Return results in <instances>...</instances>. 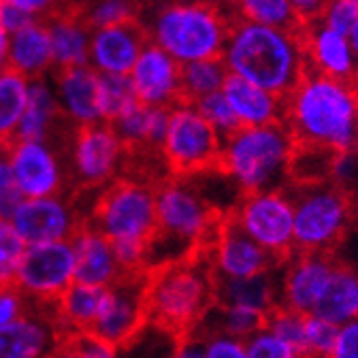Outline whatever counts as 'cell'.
Listing matches in <instances>:
<instances>
[{
	"mask_svg": "<svg viewBox=\"0 0 358 358\" xmlns=\"http://www.w3.org/2000/svg\"><path fill=\"white\" fill-rule=\"evenodd\" d=\"M54 92L64 120L73 126L105 122L101 105V73L90 64L56 69Z\"/></svg>",
	"mask_w": 358,
	"mask_h": 358,
	"instance_id": "obj_21",
	"label": "cell"
},
{
	"mask_svg": "<svg viewBox=\"0 0 358 358\" xmlns=\"http://www.w3.org/2000/svg\"><path fill=\"white\" fill-rule=\"evenodd\" d=\"M337 262L324 252H294L280 278V305L313 313L320 303Z\"/></svg>",
	"mask_w": 358,
	"mask_h": 358,
	"instance_id": "obj_17",
	"label": "cell"
},
{
	"mask_svg": "<svg viewBox=\"0 0 358 358\" xmlns=\"http://www.w3.org/2000/svg\"><path fill=\"white\" fill-rule=\"evenodd\" d=\"M137 101L150 107H166L184 101L182 64L156 43H148L139 60L128 73Z\"/></svg>",
	"mask_w": 358,
	"mask_h": 358,
	"instance_id": "obj_16",
	"label": "cell"
},
{
	"mask_svg": "<svg viewBox=\"0 0 358 358\" xmlns=\"http://www.w3.org/2000/svg\"><path fill=\"white\" fill-rule=\"evenodd\" d=\"M296 148L284 122L239 126L222 141L217 171L243 194L284 188Z\"/></svg>",
	"mask_w": 358,
	"mask_h": 358,
	"instance_id": "obj_3",
	"label": "cell"
},
{
	"mask_svg": "<svg viewBox=\"0 0 358 358\" xmlns=\"http://www.w3.org/2000/svg\"><path fill=\"white\" fill-rule=\"evenodd\" d=\"M318 22L335 32L350 34L358 22V0H329Z\"/></svg>",
	"mask_w": 358,
	"mask_h": 358,
	"instance_id": "obj_44",
	"label": "cell"
},
{
	"mask_svg": "<svg viewBox=\"0 0 358 358\" xmlns=\"http://www.w3.org/2000/svg\"><path fill=\"white\" fill-rule=\"evenodd\" d=\"M231 20L207 0H164L143 22L148 36L179 64L222 58Z\"/></svg>",
	"mask_w": 358,
	"mask_h": 358,
	"instance_id": "obj_4",
	"label": "cell"
},
{
	"mask_svg": "<svg viewBox=\"0 0 358 358\" xmlns=\"http://www.w3.org/2000/svg\"><path fill=\"white\" fill-rule=\"evenodd\" d=\"M352 150L358 154V122H356V132H354V145H352Z\"/></svg>",
	"mask_w": 358,
	"mask_h": 358,
	"instance_id": "obj_56",
	"label": "cell"
},
{
	"mask_svg": "<svg viewBox=\"0 0 358 358\" xmlns=\"http://www.w3.org/2000/svg\"><path fill=\"white\" fill-rule=\"evenodd\" d=\"M24 192L17 186L13 166L5 148H0V217L11 220L17 207L24 203Z\"/></svg>",
	"mask_w": 358,
	"mask_h": 358,
	"instance_id": "obj_43",
	"label": "cell"
},
{
	"mask_svg": "<svg viewBox=\"0 0 358 358\" xmlns=\"http://www.w3.org/2000/svg\"><path fill=\"white\" fill-rule=\"evenodd\" d=\"M34 20L36 17H32L30 13H26L20 7H15L11 0H0V24H3L11 34L17 32L20 28L28 26Z\"/></svg>",
	"mask_w": 358,
	"mask_h": 358,
	"instance_id": "obj_49",
	"label": "cell"
},
{
	"mask_svg": "<svg viewBox=\"0 0 358 358\" xmlns=\"http://www.w3.org/2000/svg\"><path fill=\"white\" fill-rule=\"evenodd\" d=\"M145 284L148 278H141V273H130L109 286L105 305L90 331L120 350L130 345V341L148 324Z\"/></svg>",
	"mask_w": 358,
	"mask_h": 358,
	"instance_id": "obj_13",
	"label": "cell"
},
{
	"mask_svg": "<svg viewBox=\"0 0 358 358\" xmlns=\"http://www.w3.org/2000/svg\"><path fill=\"white\" fill-rule=\"evenodd\" d=\"M356 83H358V75H356Z\"/></svg>",
	"mask_w": 358,
	"mask_h": 358,
	"instance_id": "obj_57",
	"label": "cell"
},
{
	"mask_svg": "<svg viewBox=\"0 0 358 358\" xmlns=\"http://www.w3.org/2000/svg\"><path fill=\"white\" fill-rule=\"evenodd\" d=\"M32 307V301L15 286H0V327L11 324L26 316L28 309Z\"/></svg>",
	"mask_w": 358,
	"mask_h": 358,
	"instance_id": "obj_46",
	"label": "cell"
},
{
	"mask_svg": "<svg viewBox=\"0 0 358 358\" xmlns=\"http://www.w3.org/2000/svg\"><path fill=\"white\" fill-rule=\"evenodd\" d=\"M52 50H54V71L83 66L90 62V41L92 28L85 22L79 9L58 7L52 15L45 17Z\"/></svg>",
	"mask_w": 358,
	"mask_h": 358,
	"instance_id": "obj_25",
	"label": "cell"
},
{
	"mask_svg": "<svg viewBox=\"0 0 358 358\" xmlns=\"http://www.w3.org/2000/svg\"><path fill=\"white\" fill-rule=\"evenodd\" d=\"M231 222L278 260H286L296 252L294 203L284 188L243 194Z\"/></svg>",
	"mask_w": 358,
	"mask_h": 358,
	"instance_id": "obj_10",
	"label": "cell"
},
{
	"mask_svg": "<svg viewBox=\"0 0 358 358\" xmlns=\"http://www.w3.org/2000/svg\"><path fill=\"white\" fill-rule=\"evenodd\" d=\"M71 241L75 250V282L109 288L126 275L117 262L113 241L92 224H83Z\"/></svg>",
	"mask_w": 358,
	"mask_h": 358,
	"instance_id": "obj_23",
	"label": "cell"
},
{
	"mask_svg": "<svg viewBox=\"0 0 358 358\" xmlns=\"http://www.w3.org/2000/svg\"><path fill=\"white\" fill-rule=\"evenodd\" d=\"M11 224L26 245L66 241L73 239L83 227L77 209L62 194L24 199L17 211L11 215Z\"/></svg>",
	"mask_w": 358,
	"mask_h": 358,
	"instance_id": "obj_14",
	"label": "cell"
},
{
	"mask_svg": "<svg viewBox=\"0 0 358 358\" xmlns=\"http://www.w3.org/2000/svg\"><path fill=\"white\" fill-rule=\"evenodd\" d=\"M329 0H290V5L299 17V24H309V22H316L320 20L322 11H324V5Z\"/></svg>",
	"mask_w": 358,
	"mask_h": 358,
	"instance_id": "obj_51",
	"label": "cell"
},
{
	"mask_svg": "<svg viewBox=\"0 0 358 358\" xmlns=\"http://www.w3.org/2000/svg\"><path fill=\"white\" fill-rule=\"evenodd\" d=\"M126 148L109 122L75 126L71 141V169L83 188H105L115 179Z\"/></svg>",
	"mask_w": 358,
	"mask_h": 358,
	"instance_id": "obj_12",
	"label": "cell"
},
{
	"mask_svg": "<svg viewBox=\"0 0 358 358\" xmlns=\"http://www.w3.org/2000/svg\"><path fill=\"white\" fill-rule=\"evenodd\" d=\"M222 62L231 75L286 96L307 73L299 28H275L248 20L231 24Z\"/></svg>",
	"mask_w": 358,
	"mask_h": 358,
	"instance_id": "obj_2",
	"label": "cell"
},
{
	"mask_svg": "<svg viewBox=\"0 0 358 358\" xmlns=\"http://www.w3.org/2000/svg\"><path fill=\"white\" fill-rule=\"evenodd\" d=\"M26 248V241L15 231L11 220L0 217V286L15 284Z\"/></svg>",
	"mask_w": 358,
	"mask_h": 358,
	"instance_id": "obj_38",
	"label": "cell"
},
{
	"mask_svg": "<svg viewBox=\"0 0 358 358\" xmlns=\"http://www.w3.org/2000/svg\"><path fill=\"white\" fill-rule=\"evenodd\" d=\"M71 284H75V250L71 239L26 248L15 286L30 301L54 305Z\"/></svg>",
	"mask_w": 358,
	"mask_h": 358,
	"instance_id": "obj_11",
	"label": "cell"
},
{
	"mask_svg": "<svg viewBox=\"0 0 358 358\" xmlns=\"http://www.w3.org/2000/svg\"><path fill=\"white\" fill-rule=\"evenodd\" d=\"M7 154L26 199L62 194L64 169L50 139H15Z\"/></svg>",
	"mask_w": 358,
	"mask_h": 358,
	"instance_id": "obj_15",
	"label": "cell"
},
{
	"mask_svg": "<svg viewBox=\"0 0 358 358\" xmlns=\"http://www.w3.org/2000/svg\"><path fill=\"white\" fill-rule=\"evenodd\" d=\"M348 36H350V43H352V50H354V54L358 58V22H356V26L352 28V32Z\"/></svg>",
	"mask_w": 358,
	"mask_h": 358,
	"instance_id": "obj_55",
	"label": "cell"
},
{
	"mask_svg": "<svg viewBox=\"0 0 358 358\" xmlns=\"http://www.w3.org/2000/svg\"><path fill=\"white\" fill-rule=\"evenodd\" d=\"M50 358H90V356L83 354V352L77 348V343H75L69 335H64V339H62L60 345L52 352Z\"/></svg>",
	"mask_w": 358,
	"mask_h": 358,
	"instance_id": "obj_53",
	"label": "cell"
},
{
	"mask_svg": "<svg viewBox=\"0 0 358 358\" xmlns=\"http://www.w3.org/2000/svg\"><path fill=\"white\" fill-rule=\"evenodd\" d=\"M292 203L296 252L331 254L354 224V199L329 179L303 184Z\"/></svg>",
	"mask_w": 358,
	"mask_h": 358,
	"instance_id": "obj_6",
	"label": "cell"
},
{
	"mask_svg": "<svg viewBox=\"0 0 358 358\" xmlns=\"http://www.w3.org/2000/svg\"><path fill=\"white\" fill-rule=\"evenodd\" d=\"M339 327L316 316V313H307L305 318V356L307 358H329L333 343L337 339Z\"/></svg>",
	"mask_w": 358,
	"mask_h": 358,
	"instance_id": "obj_40",
	"label": "cell"
},
{
	"mask_svg": "<svg viewBox=\"0 0 358 358\" xmlns=\"http://www.w3.org/2000/svg\"><path fill=\"white\" fill-rule=\"evenodd\" d=\"M62 120L64 115L48 77L30 79L28 105L17 128V139H52L54 126Z\"/></svg>",
	"mask_w": 358,
	"mask_h": 358,
	"instance_id": "obj_30",
	"label": "cell"
},
{
	"mask_svg": "<svg viewBox=\"0 0 358 358\" xmlns=\"http://www.w3.org/2000/svg\"><path fill=\"white\" fill-rule=\"evenodd\" d=\"M239 20L275 26V28H301L290 0H233Z\"/></svg>",
	"mask_w": 358,
	"mask_h": 358,
	"instance_id": "obj_35",
	"label": "cell"
},
{
	"mask_svg": "<svg viewBox=\"0 0 358 358\" xmlns=\"http://www.w3.org/2000/svg\"><path fill=\"white\" fill-rule=\"evenodd\" d=\"M69 337H71V339L77 343V348H79L83 354H87L90 358H120V348L113 345V343H109L107 339L94 335L92 331L73 333V335H69Z\"/></svg>",
	"mask_w": 358,
	"mask_h": 358,
	"instance_id": "obj_47",
	"label": "cell"
},
{
	"mask_svg": "<svg viewBox=\"0 0 358 358\" xmlns=\"http://www.w3.org/2000/svg\"><path fill=\"white\" fill-rule=\"evenodd\" d=\"M307 71L320 73L335 79L356 81L358 58L352 50L348 34L335 32L322 22H309L301 28Z\"/></svg>",
	"mask_w": 358,
	"mask_h": 358,
	"instance_id": "obj_22",
	"label": "cell"
},
{
	"mask_svg": "<svg viewBox=\"0 0 358 358\" xmlns=\"http://www.w3.org/2000/svg\"><path fill=\"white\" fill-rule=\"evenodd\" d=\"M313 313L337 327L358 318V271L354 266L337 262L331 282Z\"/></svg>",
	"mask_w": 358,
	"mask_h": 358,
	"instance_id": "obj_31",
	"label": "cell"
},
{
	"mask_svg": "<svg viewBox=\"0 0 358 358\" xmlns=\"http://www.w3.org/2000/svg\"><path fill=\"white\" fill-rule=\"evenodd\" d=\"M194 107L203 113V117L222 134V137H229L231 132H235L239 128V122L224 96V92H213V94H207L199 101H194Z\"/></svg>",
	"mask_w": 358,
	"mask_h": 358,
	"instance_id": "obj_42",
	"label": "cell"
},
{
	"mask_svg": "<svg viewBox=\"0 0 358 358\" xmlns=\"http://www.w3.org/2000/svg\"><path fill=\"white\" fill-rule=\"evenodd\" d=\"M229 77V69L222 58H205L182 64V90L184 101H199L207 94L220 92Z\"/></svg>",
	"mask_w": 358,
	"mask_h": 358,
	"instance_id": "obj_34",
	"label": "cell"
},
{
	"mask_svg": "<svg viewBox=\"0 0 358 358\" xmlns=\"http://www.w3.org/2000/svg\"><path fill=\"white\" fill-rule=\"evenodd\" d=\"M203 337L205 358H248L245 341L224 335V333H207Z\"/></svg>",
	"mask_w": 358,
	"mask_h": 358,
	"instance_id": "obj_45",
	"label": "cell"
},
{
	"mask_svg": "<svg viewBox=\"0 0 358 358\" xmlns=\"http://www.w3.org/2000/svg\"><path fill=\"white\" fill-rule=\"evenodd\" d=\"M215 301L224 305L250 307L266 316L280 305V278L268 268L264 273L250 278L215 280Z\"/></svg>",
	"mask_w": 358,
	"mask_h": 358,
	"instance_id": "obj_29",
	"label": "cell"
},
{
	"mask_svg": "<svg viewBox=\"0 0 358 358\" xmlns=\"http://www.w3.org/2000/svg\"><path fill=\"white\" fill-rule=\"evenodd\" d=\"M9 50H11V32L0 24V75L9 71Z\"/></svg>",
	"mask_w": 358,
	"mask_h": 358,
	"instance_id": "obj_54",
	"label": "cell"
},
{
	"mask_svg": "<svg viewBox=\"0 0 358 358\" xmlns=\"http://www.w3.org/2000/svg\"><path fill=\"white\" fill-rule=\"evenodd\" d=\"M109 124L117 132L126 152H160L169 126V109L137 103Z\"/></svg>",
	"mask_w": 358,
	"mask_h": 358,
	"instance_id": "obj_27",
	"label": "cell"
},
{
	"mask_svg": "<svg viewBox=\"0 0 358 358\" xmlns=\"http://www.w3.org/2000/svg\"><path fill=\"white\" fill-rule=\"evenodd\" d=\"M11 3L15 7H20L22 11L30 13L36 20H45L60 7L58 0H11Z\"/></svg>",
	"mask_w": 358,
	"mask_h": 358,
	"instance_id": "obj_52",
	"label": "cell"
},
{
	"mask_svg": "<svg viewBox=\"0 0 358 358\" xmlns=\"http://www.w3.org/2000/svg\"><path fill=\"white\" fill-rule=\"evenodd\" d=\"M222 134L203 117L190 101L169 109V126L160 145V156L177 177L199 175L217 169Z\"/></svg>",
	"mask_w": 358,
	"mask_h": 358,
	"instance_id": "obj_8",
	"label": "cell"
},
{
	"mask_svg": "<svg viewBox=\"0 0 358 358\" xmlns=\"http://www.w3.org/2000/svg\"><path fill=\"white\" fill-rule=\"evenodd\" d=\"M137 103L130 75H101V105L105 122H113Z\"/></svg>",
	"mask_w": 358,
	"mask_h": 358,
	"instance_id": "obj_37",
	"label": "cell"
},
{
	"mask_svg": "<svg viewBox=\"0 0 358 358\" xmlns=\"http://www.w3.org/2000/svg\"><path fill=\"white\" fill-rule=\"evenodd\" d=\"M43 309H28L20 320L0 327V358H50L64 339L56 313Z\"/></svg>",
	"mask_w": 358,
	"mask_h": 358,
	"instance_id": "obj_19",
	"label": "cell"
},
{
	"mask_svg": "<svg viewBox=\"0 0 358 358\" xmlns=\"http://www.w3.org/2000/svg\"><path fill=\"white\" fill-rule=\"evenodd\" d=\"M215 299V278L199 260L162 264L145 284L148 322L177 337L192 333Z\"/></svg>",
	"mask_w": 358,
	"mask_h": 358,
	"instance_id": "obj_5",
	"label": "cell"
},
{
	"mask_svg": "<svg viewBox=\"0 0 358 358\" xmlns=\"http://www.w3.org/2000/svg\"><path fill=\"white\" fill-rule=\"evenodd\" d=\"M92 227L111 241H152L158 231L156 188L139 179H113L92 209Z\"/></svg>",
	"mask_w": 358,
	"mask_h": 358,
	"instance_id": "obj_7",
	"label": "cell"
},
{
	"mask_svg": "<svg viewBox=\"0 0 358 358\" xmlns=\"http://www.w3.org/2000/svg\"><path fill=\"white\" fill-rule=\"evenodd\" d=\"M9 69L28 79L48 77V73L54 71L52 36L45 20H34L11 34Z\"/></svg>",
	"mask_w": 358,
	"mask_h": 358,
	"instance_id": "obj_26",
	"label": "cell"
},
{
	"mask_svg": "<svg viewBox=\"0 0 358 358\" xmlns=\"http://www.w3.org/2000/svg\"><path fill=\"white\" fill-rule=\"evenodd\" d=\"M358 83L307 71L284 96V124L303 148L331 154L354 145Z\"/></svg>",
	"mask_w": 358,
	"mask_h": 358,
	"instance_id": "obj_1",
	"label": "cell"
},
{
	"mask_svg": "<svg viewBox=\"0 0 358 358\" xmlns=\"http://www.w3.org/2000/svg\"><path fill=\"white\" fill-rule=\"evenodd\" d=\"M245 350L248 358H307L299 348L284 341L266 327L245 339Z\"/></svg>",
	"mask_w": 358,
	"mask_h": 358,
	"instance_id": "obj_41",
	"label": "cell"
},
{
	"mask_svg": "<svg viewBox=\"0 0 358 358\" xmlns=\"http://www.w3.org/2000/svg\"><path fill=\"white\" fill-rule=\"evenodd\" d=\"M329 358H358V318L339 327Z\"/></svg>",
	"mask_w": 358,
	"mask_h": 358,
	"instance_id": "obj_48",
	"label": "cell"
},
{
	"mask_svg": "<svg viewBox=\"0 0 358 358\" xmlns=\"http://www.w3.org/2000/svg\"><path fill=\"white\" fill-rule=\"evenodd\" d=\"M148 43L150 36L141 20L94 28L87 64L101 75H128Z\"/></svg>",
	"mask_w": 358,
	"mask_h": 358,
	"instance_id": "obj_18",
	"label": "cell"
},
{
	"mask_svg": "<svg viewBox=\"0 0 358 358\" xmlns=\"http://www.w3.org/2000/svg\"><path fill=\"white\" fill-rule=\"evenodd\" d=\"M107 292L109 288L105 286H92L83 282L71 284L54 303V313L62 333L73 335L92 329L105 305Z\"/></svg>",
	"mask_w": 358,
	"mask_h": 358,
	"instance_id": "obj_28",
	"label": "cell"
},
{
	"mask_svg": "<svg viewBox=\"0 0 358 358\" xmlns=\"http://www.w3.org/2000/svg\"><path fill=\"white\" fill-rule=\"evenodd\" d=\"M156 217L154 239H164L182 250L205 243L220 229L213 207L184 177L169 179L156 188Z\"/></svg>",
	"mask_w": 358,
	"mask_h": 358,
	"instance_id": "obj_9",
	"label": "cell"
},
{
	"mask_svg": "<svg viewBox=\"0 0 358 358\" xmlns=\"http://www.w3.org/2000/svg\"><path fill=\"white\" fill-rule=\"evenodd\" d=\"M90 28H103L139 20V0H90L79 9Z\"/></svg>",
	"mask_w": 358,
	"mask_h": 358,
	"instance_id": "obj_36",
	"label": "cell"
},
{
	"mask_svg": "<svg viewBox=\"0 0 358 358\" xmlns=\"http://www.w3.org/2000/svg\"><path fill=\"white\" fill-rule=\"evenodd\" d=\"M222 92L227 96L239 126H264L284 122V96L271 92V90L229 73L222 85Z\"/></svg>",
	"mask_w": 358,
	"mask_h": 358,
	"instance_id": "obj_24",
	"label": "cell"
},
{
	"mask_svg": "<svg viewBox=\"0 0 358 358\" xmlns=\"http://www.w3.org/2000/svg\"><path fill=\"white\" fill-rule=\"evenodd\" d=\"M30 79L9 69L0 75V148H9L17 139V128L28 105Z\"/></svg>",
	"mask_w": 358,
	"mask_h": 358,
	"instance_id": "obj_32",
	"label": "cell"
},
{
	"mask_svg": "<svg viewBox=\"0 0 358 358\" xmlns=\"http://www.w3.org/2000/svg\"><path fill=\"white\" fill-rule=\"evenodd\" d=\"M264 318H266L264 313L250 307L217 303V307H209V311L199 324H203V335L224 333L245 341L248 337H252L256 331L264 327Z\"/></svg>",
	"mask_w": 358,
	"mask_h": 358,
	"instance_id": "obj_33",
	"label": "cell"
},
{
	"mask_svg": "<svg viewBox=\"0 0 358 358\" xmlns=\"http://www.w3.org/2000/svg\"><path fill=\"white\" fill-rule=\"evenodd\" d=\"M169 358H205V350H203V337L201 335H184L179 337L175 350L171 352Z\"/></svg>",
	"mask_w": 358,
	"mask_h": 358,
	"instance_id": "obj_50",
	"label": "cell"
},
{
	"mask_svg": "<svg viewBox=\"0 0 358 358\" xmlns=\"http://www.w3.org/2000/svg\"><path fill=\"white\" fill-rule=\"evenodd\" d=\"M305 318H307V313L278 305L266 313L264 327L305 354V350H303L305 348Z\"/></svg>",
	"mask_w": 358,
	"mask_h": 358,
	"instance_id": "obj_39",
	"label": "cell"
},
{
	"mask_svg": "<svg viewBox=\"0 0 358 358\" xmlns=\"http://www.w3.org/2000/svg\"><path fill=\"white\" fill-rule=\"evenodd\" d=\"M273 256L229 220L220 224L211 248V271L215 280H235L264 273L273 266Z\"/></svg>",
	"mask_w": 358,
	"mask_h": 358,
	"instance_id": "obj_20",
	"label": "cell"
}]
</instances>
